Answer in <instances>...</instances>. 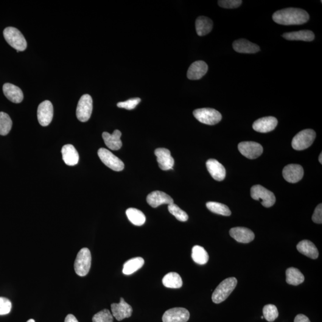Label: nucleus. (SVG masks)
Masks as SVG:
<instances>
[{"label":"nucleus","mask_w":322,"mask_h":322,"mask_svg":"<svg viewBox=\"0 0 322 322\" xmlns=\"http://www.w3.org/2000/svg\"><path fill=\"white\" fill-rule=\"evenodd\" d=\"M155 154L157 158L159 167L162 170L167 171L172 170L175 160L172 155L170 151L166 148H158L155 151Z\"/></svg>","instance_id":"obj_15"},{"label":"nucleus","mask_w":322,"mask_h":322,"mask_svg":"<svg viewBox=\"0 0 322 322\" xmlns=\"http://www.w3.org/2000/svg\"><path fill=\"white\" fill-rule=\"evenodd\" d=\"M206 168L210 175L214 180L223 181L226 177V169L223 165L214 159L207 161Z\"/></svg>","instance_id":"obj_20"},{"label":"nucleus","mask_w":322,"mask_h":322,"mask_svg":"<svg viewBox=\"0 0 322 322\" xmlns=\"http://www.w3.org/2000/svg\"><path fill=\"white\" fill-rule=\"evenodd\" d=\"M238 149L246 158L254 159L259 158L263 152L261 145L254 142H243L238 145Z\"/></svg>","instance_id":"obj_10"},{"label":"nucleus","mask_w":322,"mask_h":322,"mask_svg":"<svg viewBox=\"0 0 322 322\" xmlns=\"http://www.w3.org/2000/svg\"><path fill=\"white\" fill-rule=\"evenodd\" d=\"M162 284L165 287L177 289L183 285V281L180 275L177 273H168L162 279Z\"/></svg>","instance_id":"obj_30"},{"label":"nucleus","mask_w":322,"mask_h":322,"mask_svg":"<svg viewBox=\"0 0 322 322\" xmlns=\"http://www.w3.org/2000/svg\"><path fill=\"white\" fill-rule=\"evenodd\" d=\"M316 134L312 129H306L301 131L292 141V146L296 150H303L309 148L316 139Z\"/></svg>","instance_id":"obj_5"},{"label":"nucleus","mask_w":322,"mask_h":322,"mask_svg":"<svg viewBox=\"0 0 322 322\" xmlns=\"http://www.w3.org/2000/svg\"><path fill=\"white\" fill-rule=\"evenodd\" d=\"M242 3L241 0H220L218 1V4L221 7L231 9L239 7Z\"/></svg>","instance_id":"obj_40"},{"label":"nucleus","mask_w":322,"mask_h":322,"mask_svg":"<svg viewBox=\"0 0 322 322\" xmlns=\"http://www.w3.org/2000/svg\"><path fill=\"white\" fill-rule=\"evenodd\" d=\"M93 322H113L114 317L110 311L104 309L93 316Z\"/></svg>","instance_id":"obj_37"},{"label":"nucleus","mask_w":322,"mask_h":322,"mask_svg":"<svg viewBox=\"0 0 322 322\" xmlns=\"http://www.w3.org/2000/svg\"><path fill=\"white\" fill-rule=\"evenodd\" d=\"M251 195L253 200L260 201L266 208H270L276 203L274 193L259 184L251 187Z\"/></svg>","instance_id":"obj_7"},{"label":"nucleus","mask_w":322,"mask_h":322,"mask_svg":"<svg viewBox=\"0 0 322 322\" xmlns=\"http://www.w3.org/2000/svg\"><path fill=\"white\" fill-rule=\"evenodd\" d=\"M273 20L276 24L282 25H299L309 21V14L298 8H287L277 11L273 14Z\"/></svg>","instance_id":"obj_1"},{"label":"nucleus","mask_w":322,"mask_h":322,"mask_svg":"<svg viewBox=\"0 0 322 322\" xmlns=\"http://www.w3.org/2000/svg\"><path fill=\"white\" fill-rule=\"evenodd\" d=\"M91 264V255L88 248H83L78 252L74 263V269L78 276H85L89 272Z\"/></svg>","instance_id":"obj_4"},{"label":"nucleus","mask_w":322,"mask_h":322,"mask_svg":"<svg viewBox=\"0 0 322 322\" xmlns=\"http://www.w3.org/2000/svg\"><path fill=\"white\" fill-rule=\"evenodd\" d=\"M98 155L103 164L116 172H121L124 169V164L121 159L114 155L105 148H100L98 150Z\"/></svg>","instance_id":"obj_8"},{"label":"nucleus","mask_w":322,"mask_h":322,"mask_svg":"<svg viewBox=\"0 0 322 322\" xmlns=\"http://www.w3.org/2000/svg\"><path fill=\"white\" fill-rule=\"evenodd\" d=\"M61 154L64 163L69 166H74L79 162V154L72 145L63 146L61 149Z\"/></svg>","instance_id":"obj_24"},{"label":"nucleus","mask_w":322,"mask_h":322,"mask_svg":"<svg viewBox=\"0 0 322 322\" xmlns=\"http://www.w3.org/2000/svg\"><path fill=\"white\" fill-rule=\"evenodd\" d=\"M193 116L200 122L209 125L217 124L222 119V114L212 108L196 109L193 111Z\"/></svg>","instance_id":"obj_6"},{"label":"nucleus","mask_w":322,"mask_h":322,"mask_svg":"<svg viewBox=\"0 0 322 322\" xmlns=\"http://www.w3.org/2000/svg\"><path fill=\"white\" fill-rule=\"evenodd\" d=\"M233 48L235 51L239 53L246 54H253L259 52L260 47L257 44L251 43L245 39H239L234 41L233 43Z\"/></svg>","instance_id":"obj_23"},{"label":"nucleus","mask_w":322,"mask_h":322,"mask_svg":"<svg viewBox=\"0 0 322 322\" xmlns=\"http://www.w3.org/2000/svg\"><path fill=\"white\" fill-rule=\"evenodd\" d=\"M283 37L290 41H312L315 39V34L312 30H301L298 31L285 33Z\"/></svg>","instance_id":"obj_26"},{"label":"nucleus","mask_w":322,"mask_h":322,"mask_svg":"<svg viewBox=\"0 0 322 322\" xmlns=\"http://www.w3.org/2000/svg\"><path fill=\"white\" fill-rule=\"evenodd\" d=\"M230 235L237 242L243 243H250L254 239L255 234L250 229L242 227H237L230 230Z\"/></svg>","instance_id":"obj_17"},{"label":"nucleus","mask_w":322,"mask_h":322,"mask_svg":"<svg viewBox=\"0 0 322 322\" xmlns=\"http://www.w3.org/2000/svg\"><path fill=\"white\" fill-rule=\"evenodd\" d=\"M13 122L10 117L6 113H0V135L6 136L12 128Z\"/></svg>","instance_id":"obj_34"},{"label":"nucleus","mask_w":322,"mask_h":322,"mask_svg":"<svg viewBox=\"0 0 322 322\" xmlns=\"http://www.w3.org/2000/svg\"><path fill=\"white\" fill-rule=\"evenodd\" d=\"M312 220L313 222L318 224H322V204H319L316 207L314 213L312 216Z\"/></svg>","instance_id":"obj_41"},{"label":"nucleus","mask_w":322,"mask_h":322,"mask_svg":"<svg viewBox=\"0 0 322 322\" xmlns=\"http://www.w3.org/2000/svg\"><path fill=\"white\" fill-rule=\"evenodd\" d=\"M322 153H321V155H319V162H320L321 164H322Z\"/></svg>","instance_id":"obj_44"},{"label":"nucleus","mask_w":322,"mask_h":322,"mask_svg":"<svg viewBox=\"0 0 322 322\" xmlns=\"http://www.w3.org/2000/svg\"><path fill=\"white\" fill-rule=\"evenodd\" d=\"M2 90L5 96L13 103H20L24 99V94L21 89L12 84H4L2 87Z\"/></svg>","instance_id":"obj_21"},{"label":"nucleus","mask_w":322,"mask_h":322,"mask_svg":"<svg viewBox=\"0 0 322 322\" xmlns=\"http://www.w3.org/2000/svg\"><path fill=\"white\" fill-rule=\"evenodd\" d=\"M111 310L114 317L118 321L131 317L133 313L132 307L123 298L120 299L119 303L112 304Z\"/></svg>","instance_id":"obj_14"},{"label":"nucleus","mask_w":322,"mask_h":322,"mask_svg":"<svg viewBox=\"0 0 322 322\" xmlns=\"http://www.w3.org/2000/svg\"><path fill=\"white\" fill-rule=\"evenodd\" d=\"M12 302L9 299L4 297H0V315L8 314L12 309Z\"/></svg>","instance_id":"obj_39"},{"label":"nucleus","mask_w":322,"mask_h":322,"mask_svg":"<svg viewBox=\"0 0 322 322\" xmlns=\"http://www.w3.org/2000/svg\"><path fill=\"white\" fill-rule=\"evenodd\" d=\"M190 318V313L184 308L176 307L168 310L162 316L163 322H187Z\"/></svg>","instance_id":"obj_11"},{"label":"nucleus","mask_w":322,"mask_h":322,"mask_svg":"<svg viewBox=\"0 0 322 322\" xmlns=\"http://www.w3.org/2000/svg\"><path fill=\"white\" fill-rule=\"evenodd\" d=\"M27 322H35L34 320H33V319H29V320Z\"/></svg>","instance_id":"obj_45"},{"label":"nucleus","mask_w":322,"mask_h":322,"mask_svg":"<svg viewBox=\"0 0 322 322\" xmlns=\"http://www.w3.org/2000/svg\"><path fill=\"white\" fill-rule=\"evenodd\" d=\"M196 30L199 36H204L211 31L213 22L205 16L198 17L195 22Z\"/></svg>","instance_id":"obj_27"},{"label":"nucleus","mask_w":322,"mask_h":322,"mask_svg":"<svg viewBox=\"0 0 322 322\" xmlns=\"http://www.w3.org/2000/svg\"><path fill=\"white\" fill-rule=\"evenodd\" d=\"M93 111V100L89 94L83 95L78 102L77 108V117L81 122L88 121Z\"/></svg>","instance_id":"obj_9"},{"label":"nucleus","mask_w":322,"mask_h":322,"mask_svg":"<svg viewBox=\"0 0 322 322\" xmlns=\"http://www.w3.org/2000/svg\"><path fill=\"white\" fill-rule=\"evenodd\" d=\"M282 174L285 180L296 183L303 177L304 170L300 165L290 164L284 168Z\"/></svg>","instance_id":"obj_13"},{"label":"nucleus","mask_w":322,"mask_h":322,"mask_svg":"<svg viewBox=\"0 0 322 322\" xmlns=\"http://www.w3.org/2000/svg\"><path fill=\"white\" fill-rule=\"evenodd\" d=\"M168 209L171 214L174 215L178 221L184 222L188 220L189 216L185 211H183L180 208L175 204H170L168 206Z\"/></svg>","instance_id":"obj_36"},{"label":"nucleus","mask_w":322,"mask_h":322,"mask_svg":"<svg viewBox=\"0 0 322 322\" xmlns=\"http://www.w3.org/2000/svg\"><path fill=\"white\" fill-rule=\"evenodd\" d=\"M147 203L153 208H156L163 204H174L173 198L167 193L161 191H154L148 195L146 198Z\"/></svg>","instance_id":"obj_18"},{"label":"nucleus","mask_w":322,"mask_h":322,"mask_svg":"<svg viewBox=\"0 0 322 322\" xmlns=\"http://www.w3.org/2000/svg\"><path fill=\"white\" fill-rule=\"evenodd\" d=\"M38 120L43 127L51 123L53 117V106L49 100H45L39 105L37 110Z\"/></svg>","instance_id":"obj_12"},{"label":"nucleus","mask_w":322,"mask_h":322,"mask_svg":"<svg viewBox=\"0 0 322 322\" xmlns=\"http://www.w3.org/2000/svg\"><path fill=\"white\" fill-rule=\"evenodd\" d=\"M144 264L145 260L142 257L133 258L124 263L122 272L125 275H130L141 268Z\"/></svg>","instance_id":"obj_28"},{"label":"nucleus","mask_w":322,"mask_h":322,"mask_svg":"<svg viewBox=\"0 0 322 322\" xmlns=\"http://www.w3.org/2000/svg\"><path fill=\"white\" fill-rule=\"evenodd\" d=\"M126 214L134 225L141 226L144 225L146 222V217L144 213L139 209L130 208L126 211Z\"/></svg>","instance_id":"obj_32"},{"label":"nucleus","mask_w":322,"mask_h":322,"mask_svg":"<svg viewBox=\"0 0 322 322\" xmlns=\"http://www.w3.org/2000/svg\"><path fill=\"white\" fill-rule=\"evenodd\" d=\"M294 322H310V321L306 316L299 314L296 316Z\"/></svg>","instance_id":"obj_42"},{"label":"nucleus","mask_w":322,"mask_h":322,"mask_svg":"<svg viewBox=\"0 0 322 322\" xmlns=\"http://www.w3.org/2000/svg\"><path fill=\"white\" fill-rule=\"evenodd\" d=\"M122 133L118 130L114 131L113 134L107 132L102 134V137L104 140L105 144L109 149L113 150H117L121 149L122 143L121 140Z\"/></svg>","instance_id":"obj_22"},{"label":"nucleus","mask_w":322,"mask_h":322,"mask_svg":"<svg viewBox=\"0 0 322 322\" xmlns=\"http://www.w3.org/2000/svg\"><path fill=\"white\" fill-rule=\"evenodd\" d=\"M4 37L7 43L17 52H24L27 47L24 36L19 30L13 27H7L3 31Z\"/></svg>","instance_id":"obj_3"},{"label":"nucleus","mask_w":322,"mask_h":322,"mask_svg":"<svg viewBox=\"0 0 322 322\" xmlns=\"http://www.w3.org/2000/svg\"><path fill=\"white\" fill-rule=\"evenodd\" d=\"M278 124V119L275 117H266L255 121L253 128L257 132L266 133L274 130Z\"/></svg>","instance_id":"obj_16"},{"label":"nucleus","mask_w":322,"mask_h":322,"mask_svg":"<svg viewBox=\"0 0 322 322\" xmlns=\"http://www.w3.org/2000/svg\"><path fill=\"white\" fill-rule=\"evenodd\" d=\"M207 208L213 213L224 215V216H230L232 212L228 206L225 204L216 203V202H208L206 204Z\"/></svg>","instance_id":"obj_33"},{"label":"nucleus","mask_w":322,"mask_h":322,"mask_svg":"<svg viewBox=\"0 0 322 322\" xmlns=\"http://www.w3.org/2000/svg\"><path fill=\"white\" fill-rule=\"evenodd\" d=\"M192 258L196 263L198 264H205L208 262L209 256L208 253L201 246H193L192 251Z\"/></svg>","instance_id":"obj_31"},{"label":"nucleus","mask_w":322,"mask_h":322,"mask_svg":"<svg viewBox=\"0 0 322 322\" xmlns=\"http://www.w3.org/2000/svg\"><path fill=\"white\" fill-rule=\"evenodd\" d=\"M64 322H79L76 318L73 315L69 314L66 316Z\"/></svg>","instance_id":"obj_43"},{"label":"nucleus","mask_w":322,"mask_h":322,"mask_svg":"<svg viewBox=\"0 0 322 322\" xmlns=\"http://www.w3.org/2000/svg\"><path fill=\"white\" fill-rule=\"evenodd\" d=\"M261 318L262 319H264V317H263V316H262Z\"/></svg>","instance_id":"obj_46"},{"label":"nucleus","mask_w":322,"mask_h":322,"mask_svg":"<svg viewBox=\"0 0 322 322\" xmlns=\"http://www.w3.org/2000/svg\"><path fill=\"white\" fill-rule=\"evenodd\" d=\"M141 102V99L139 97L132 98L125 102L117 103V106L119 108H124L127 110H132L135 109L136 106Z\"/></svg>","instance_id":"obj_38"},{"label":"nucleus","mask_w":322,"mask_h":322,"mask_svg":"<svg viewBox=\"0 0 322 322\" xmlns=\"http://www.w3.org/2000/svg\"><path fill=\"white\" fill-rule=\"evenodd\" d=\"M263 317L270 322H274L279 316L278 309L273 304L265 305L263 308Z\"/></svg>","instance_id":"obj_35"},{"label":"nucleus","mask_w":322,"mask_h":322,"mask_svg":"<svg viewBox=\"0 0 322 322\" xmlns=\"http://www.w3.org/2000/svg\"><path fill=\"white\" fill-rule=\"evenodd\" d=\"M297 250L302 254L312 259H317L319 257V251L316 246L313 242L308 240H302L296 246Z\"/></svg>","instance_id":"obj_25"},{"label":"nucleus","mask_w":322,"mask_h":322,"mask_svg":"<svg viewBox=\"0 0 322 322\" xmlns=\"http://www.w3.org/2000/svg\"><path fill=\"white\" fill-rule=\"evenodd\" d=\"M287 284L297 286L304 281V276L298 268H288L286 271Z\"/></svg>","instance_id":"obj_29"},{"label":"nucleus","mask_w":322,"mask_h":322,"mask_svg":"<svg viewBox=\"0 0 322 322\" xmlns=\"http://www.w3.org/2000/svg\"><path fill=\"white\" fill-rule=\"evenodd\" d=\"M237 284V279L231 277L220 283L212 295V300L215 304H220L225 301L233 292Z\"/></svg>","instance_id":"obj_2"},{"label":"nucleus","mask_w":322,"mask_h":322,"mask_svg":"<svg viewBox=\"0 0 322 322\" xmlns=\"http://www.w3.org/2000/svg\"><path fill=\"white\" fill-rule=\"evenodd\" d=\"M208 66L205 61L199 60L193 62L187 71V76L189 80H198L203 78L208 71Z\"/></svg>","instance_id":"obj_19"}]
</instances>
